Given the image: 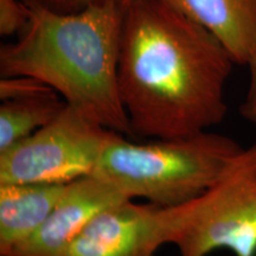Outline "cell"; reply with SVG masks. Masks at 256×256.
I'll list each match as a JSON object with an SVG mask.
<instances>
[{
	"instance_id": "obj_3",
	"label": "cell",
	"mask_w": 256,
	"mask_h": 256,
	"mask_svg": "<svg viewBox=\"0 0 256 256\" xmlns=\"http://www.w3.org/2000/svg\"><path fill=\"white\" fill-rule=\"evenodd\" d=\"M244 151L232 138L209 130L145 144L130 142L121 134L102 153L92 176L130 200L179 206L218 184Z\"/></svg>"
},
{
	"instance_id": "obj_14",
	"label": "cell",
	"mask_w": 256,
	"mask_h": 256,
	"mask_svg": "<svg viewBox=\"0 0 256 256\" xmlns=\"http://www.w3.org/2000/svg\"><path fill=\"white\" fill-rule=\"evenodd\" d=\"M24 2H28V0H24ZM36 2L54 11L72 14V12H78L96 4H104V2H120L121 4L122 0H36Z\"/></svg>"
},
{
	"instance_id": "obj_7",
	"label": "cell",
	"mask_w": 256,
	"mask_h": 256,
	"mask_svg": "<svg viewBox=\"0 0 256 256\" xmlns=\"http://www.w3.org/2000/svg\"><path fill=\"white\" fill-rule=\"evenodd\" d=\"M124 200L130 198L95 176L72 182L40 228L2 256H66L74 240L95 214Z\"/></svg>"
},
{
	"instance_id": "obj_12",
	"label": "cell",
	"mask_w": 256,
	"mask_h": 256,
	"mask_svg": "<svg viewBox=\"0 0 256 256\" xmlns=\"http://www.w3.org/2000/svg\"><path fill=\"white\" fill-rule=\"evenodd\" d=\"M52 90V88L40 80L30 76H8L0 80V98L2 101L11 98H28L40 92Z\"/></svg>"
},
{
	"instance_id": "obj_10",
	"label": "cell",
	"mask_w": 256,
	"mask_h": 256,
	"mask_svg": "<svg viewBox=\"0 0 256 256\" xmlns=\"http://www.w3.org/2000/svg\"><path fill=\"white\" fill-rule=\"evenodd\" d=\"M66 102L57 92L48 90L28 98L4 100L0 104V152L51 122Z\"/></svg>"
},
{
	"instance_id": "obj_9",
	"label": "cell",
	"mask_w": 256,
	"mask_h": 256,
	"mask_svg": "<svg viewBox=\"0 0 256 256\" xmlns=\"http://www.w3.org/2000/svg\"><path fill=\"white\" fill-rule=\"evenodd\" d=\"M66 185L0 184V256L30 238L55 209Z\"/></svg>"
},
{
	"instance_id": "obj_2",
	"label": "cell",
	"mask_w": 256,
	"mask_h": 256,
	"mask_svg": "<svg viewBox=\"0 0 256 256\" xmlns=\"http://www.w3.org/2000/svg\"><path fill=\"white\" fill-rule=\"evenodd\" d=\"M25 2L28 23L17 40L0 48V76L40 80L104 127L132 136L118 88L124 6L104 2L63 14Z\"/></svg>"
},
{
	"instance_id": "obj_6",
	"label": "cell",
	"mask_w": 256,
	"mask_h": 256,
	"mask_svg": "<svg viewBox=\"0 0 256 256\" xmlns=\"http://www.w3.org/2000/svg\"><path fill=\"white\" fill-rule=\"evenodd\" d=\"M177 226V206L124 200L95 214L66 256H154L174 242Z\"/></svg>"
},
{
	"instance_id": "obj_4",
	"label": "cell",
	"mask_w": 256,
	"mask_h": 256,
	"mask_svg": "<svg viewBox=\"0 0 256 256\" xmlns=\"http://www.w3.org/2000/svg\"><path fill=\"white\" fill-rule=\"evenodd\" d=\"M119 136L66 104L46 126L0 152V184L68 185L90 177L102 153Z\"/></svg>"
},
{
	"instance_id": "obj_1",
	"label": "cell",
	"mask_w": 256,
	"mask_h": 256,
	"mask_svg": "<svg viewBox=\"0 0 256 256\" xmlns=\"http://www.w3.org/2000/svg\"><path fill=\"white\" fill-rule=\"evenodd\" d=\"M234 64L211 32L160 0L124 5L118 88L132 136L172 139L220 124Z\"/></svg>"
},
{
	"instance_id": "obj_13",
	"label": "cell",
	"mask_w": 256,
	"mask_h": 256,
	"mask_svg": "<svg viewBox=\"0 0 256 256\" xmlns=\"http://www.w3.org/2000/svg\"><path fill=\"white\" fill-rule=\"evenodd\" d=\"M249 84L244 100L240 104V114L244 120L256 126V49L249 57Z\"/></svg>"
},
{
	"instance_id": "obj_11",
	"label": "cell",
	"mask_w": 256,
	"mask_h": 256,
	"mask_svg": "<svg viewBox=\"0 0 256 256\" xmlns=\"http://www.w3.org/2000/svg\"><path fill=\"white\" fill-rule=\"evenodd\" d=\"M30 11L24 0H0V34H20L28 23Z\"/></svg>"
},
{
	"instance_id": "obj_15",
	"label": "cell",
	"mask_w": 256,
	"mask_h": 256,
	"mask_svg": "<svg viewBox=\"0 0 256 256\" xmlns=\"http://www.w3.org/2000/svg\"><path fill=\"white\" fill-rule=\"evenodd\" d=\"M132 2V0H122V2H121V4H122V6H124V5L128 4V2Z\"/></svg>"
},
{
	"instance_id": "obj_8",
	"label": "cell",
	"mask_w": 256,
	"mask_h": 256,
	"mask_svg": "<svg viewBox=\"0 0 256 256\" xmlns=\"http://www.w3.org/2000/svg\"><path fill=\"white\" fill-rule=\"evenodd\" d=\"M160 2L211 32L236 64H247L256 49V0Z\"/></svg>"
},
{
	"instance_id": "obj_5",
	"label": "cell",
	"mask_w": 256,
	"mask_h": 256,
	"mask_svg": "<svg viewBox=\"0 0 256 256\" xmlns=\"http://www.w3.org/2000/svg\"><path fill=\"white\" fill-rule=\"evenodd\" d=\"M172 244L180 256H208L226 249L256 256V144L232 172L196 200L177 206Z\"/></svg>"
}]
</instances>
